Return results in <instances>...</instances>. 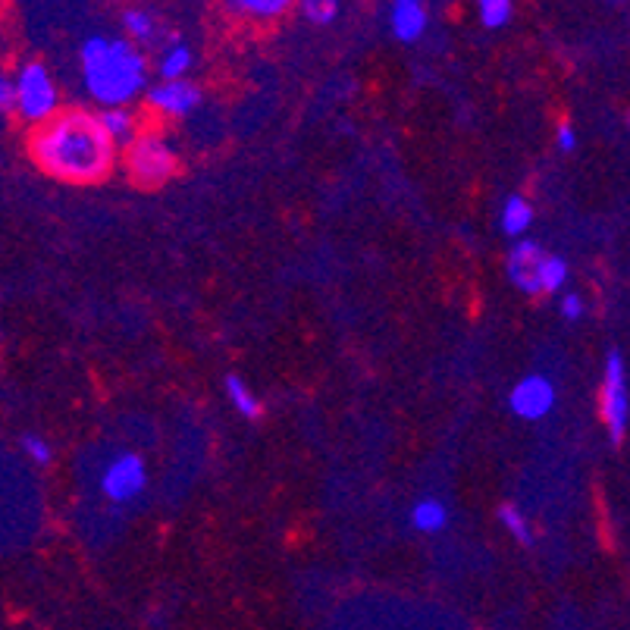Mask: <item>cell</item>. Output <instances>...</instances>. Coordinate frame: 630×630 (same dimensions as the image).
Here are the masks:
<instances>
[{"mask_svg": "<svg viewBox=\"0 0 630 630\" xmlns=\"http://www.w3.org/2000/svg\"><path fill=\"white\" fill-rule=\"evenodd\" d=\"M499 521L505 524V530L515 536V540L521 543V546H530L533 543V533H530V524H527V518H524V511L521 508H515V505H502L499 508Z\"/></svg>", "mask_w": 630, "mask_h": 630, "instance_id": "2e32d148", "label": "cell"}, {"mask_svg": "<svg viewBox=\"0 0 630 630\" xmlns=\"http://www.w3.org/2000/svg\"><path fill=\"white\" fill-rule=\"evenodd\" d=\"M226 395L229 402L236 405V411L248 420H258L261 417V399L248 389V383L242 377H236V373H229L226 377Z\"/></svg>", "mask_w": 630, "mask_h": 630, "instance_id": "4fadbf2b", "label": "cell"}, {"mask_svg": "<svg viewBox=\"0 0 630 630\" xmlns=\"http://www.w3.org/2000/svg\"><path fill=\"white\" fill-rule=\"evenodd\" d=\"M480 19L486 29H502L511 19V4L508 0H483L480 4Z\"/></svg>", "mask_w": 630, "mask_h": 630, "instance_id": "d6986e66", "label": "cell"}, {"mask_svg": "<svg viewBox=\"0 0 630 630\" xmlns=\"http://www.w3.org/2000/svg\"><path fill=\"white\" fill-rule=\"evenodd\" d=\"M546 264V251L536 242H518L508 254V276L521 292L527 295H540V273Z\"/></svg>", "mask_w": 630, "mask_h": 630, "instance_id": "ba28073f", "label": "cell"}, {"mask_svg": "<svg viewBox=\"0 0 630 630\" xmlns=\"http://www.w3.org/2000/svg\"><path fill=\"white\" fill-rule=\"evenodd\" d=\"M189 66H192V51L185 48V44H173V48L167 54H160V60H157L163 82H179L185 73H189Z\"/></svg>", "mask_w": 630, "mask_h": 630, "instance_id": "9a60e30c", "label": "cell"}, {"mask_svg": "<svg viewBox=\"0 0 630 630\" xmlns=\"http://www.w3.org/2000/svg\"><path fill=\"white\" fill-rule=\"evenodd\" d=\"M22 449H26V455H29L35 464H51V446H48V442H44L41 436L26 433V436H22Z\"/></svg>", "mask_w": 630, "mask_h": 630, "instance_id": "7402d4cb", "label": "cell"}, {"mask_svg": "<svg viewBox=\"0 0 630 630\" xmlns=\"http://www.w3.org/2000/svg\"><path fill=\"white\" fill-rule=\"evenodd\" d=\"M82 76L98 104L107 110L123 107L145 85V57L129 41L95 35L82 44Z\"/></svg>", "mask_w": 630, "mask_h": 630, "instance_id": "7a4b0ae2", "label": "cell"}, {"mask_svg": "<svg viewBox=\"0 0 630 630\" xmlns=\"http://www.w3.org/2000/svg\"><path fill=\"white\" fill-rule=\"evenodd\" d=\"M568 279V264L562 258H555V254H546V264H543V273H540V289L543 292H558L565 286Z\"/></svg>", "mask_w": 630, "mask_h": 630, "instance_id": "e0dca14e", "label": "cell"}, {"mask_svg": "<svg viewBox=\"0 0 630 630\" xmlns=\"http://www.w3.org/2000/svg\"><path fill=\"white\" fill-rule=\"evenodd\" d=\"M508 405L524 420H540L555 408V383L543 377V373H527V377L511 389Z\"/></svg>", "mask_w": 630, "mask_h": 630, "instance_id": "52a82bcc", "label": "cell"}, {"mask_svg": "<svg viewBox=\"0 0 630 630\" xmlns=\"http://www.w3.org/2000/svg\"><path fill=\"white\" fill-rule=\"evenodd\" d=\"M126 170H129V179L135 185L157 189V185H163L176 173V154L154 132L135 135L129 142V148H126Z\"/></svg>", "mask_w": 630, "mask_h": 630, "instance_id": "3957f363", "label": "cell"}, {"mask_svg": "<svg viewBox=\"0 0 630 630\" xmlns=\"http://www.w3.org/2000/svg\"><path fill=\"white\" fill-rule=\"evenodd\" d=\"M145 483H148L145 461L132 452L113 458L101 477V489L110 502H132L145 489Z\"/></svg>", "mask_w": 630, "mask_h": 630, "instance_id": "8992f818", "label": "cell"}, {"mask_svg": "<svg viewBox=\"0 0 630 630\" xmlns=\"http://www.w3.org/2000/svg\"><path fill=\"white\" fill-rule=\"evenodd\" d=\"M123 26L129 32V38H135V41H151L154 38V19L145 10H129L123 16Z\"/></svg>", "mask_w": 630, "mask_h": 630, "instance_id": "ac0fdd59", "label": "cell"}, {"mask_svg": "<svg viewBox=\"0 0 630 630\" xmlns=\"http://www.w3.org/2000/svg\"><path fill=\"white\" fill-rule=\"evenodd\" d=\"M602 420L609 427V436L618 446L627 433L630 420V399H627V367L621 352H612L605 361V383H602Z\"/></svg>", "mask_w": 630, "mask_h": 630, "instance_id": "5b68a950", "label": "cell"}, {"mask_svg": "<svg viewBox=\"0 0 630 630\" xmlns=\"http://www.w3.org/2000/svg\"><path fill=\"white\" fill-rule=\"evenodd\" d=\"M16 110V88H13V79L0 69V116H7Z\"/></svg>", "mask_w": 630, "mask_h": 630, "instance_id": "603a6c76", "label": "cell"}, {"mask_svg": "<svg viewBox=\"0 0 630 630\" xmlns=\"http://www.w3.org/2000/svg\"><path fill=\"white\" fill-rule=\"evenodd\" d=\"M301 13H305L311 22H330V19H336V13H339V4L336 0H305V4H301Z\"/></svg>", "mask_w": 630, "mask_h": 630, "instance_id": "44dd1931", "label": "cell"}, {"mask_svg": "<svg viewBox=\"0 0 630 630\" xmlns=\"http://www.w3.org/2000/svg\"><path fill=\"white\" fill-rule=\"evenodd\" d=\"M533 223V207L521 198V195H511L502 207V232L505 236H524Z\"/></svg>", "mask_w": 630, "mask_h": 630, "instance_id": "7c38bea8", "label": "cell"}, {"mask_svg": "<svg viewBox=\"0 0 630 630\" xmlns=\"http://www.w3.org/2000/svg\"><path fill=\"white\" fill-rule=\"evenodd\" d=\"M389 22H392V35L399 41H417L427 29V10L417 0H399V4H392Z\"/></svg>", "mask_w": 630, "mask_h": 630, "instance_id": "30bf717a", "label": "cell"}, {"mask_svg": "<svg viewBox=\"0 0 630 630\" xmlns=\"http://www.w3.org/2000/svg\"><path fill=\"white\" fill-rule=\"evenodd\" d=\"M562 314H565V320H580L583 317V301H580V295H565Z\"/></svg>", "mask_w": 630, "mask_h": 630, "instance_id": "cb8c5ba5", "label": "cell"}, {"mask_svg": "<svg viewBox=\"0 0 630 630\" xmlns=\"http://www.w3.org/2000/svg\"><path fill=\"white\" fill-rule=\"evenodd\" d=\"M98 120H101V126H104V132L110 135V142H113V145H129L132 138H135V120H132V116H129L123 107L107 110L104 116H98Z\"/></svg>", "mask_w": 630, "mask_h": 630, "instance_id": "5bb4252c", "label": "cell"}, {"mask_svg": "<svg viewBox=\"0 0 630 630\" xmlns=\"http://www.w3.org/2000/svg\"><path fill=\"white\" fill-rule=\"evenodd\" d=\"M232 10L254 13V16H279L289 10V4L286 0H242V4H232Z\"/></svg>", "mask_w": 630, "mask_h": 630, "instance_id": "ffe728a7", "label": "cell"}, {"mask_svg": "<svg viewBox=\"0 0 630 630\" xmlns=\"http://www.w3.org/2000/svg\"><path fill=\"white\" fill-rule=\"evenodd\" d=\"M558 145H562L565 151H574V148H577V132H574L571 123H562V126H558Z\"/></svg>", "mask_w": 630, "mask_h": 630, "instance_id": "d4e9b609", "label": "cell"}, {"mask_svg": "<svg viewBox=\"0 0 630 630\" xmlns=\"http://www.w3.org/2000/svg\"><path fill=\"white\" fill-rule=\"evenodd\" d=\"M16 88V113L29 123H44L57 113L60 104V91L51 73L41 63H26L19 69V76L13 79Z\"/></svg>", "mask_w": 630, "mask_h": 630, "instance_id": "277c9868", "label": "cell"}, {"mask_svg": "<svg viewBox=\"0 0 630 630\" xmlns=\"http://www.w3.org/2000/svg\"><path fill=\"white\" fill-rule=\"evenodd\" d=\"M411 524L420 533H439L442 527L449 524V508L442 505L439 499H420L411 508Z\"/></svg>", "mask_w": 630, "mask_h": 630, "instance_id": "8fae6325", "label": "cell"}, {"mask_svg": "<svg viewBox=\"0 0 630 630\" xmlns=\"http://www.w3.org/2000/svg\"><path fill=\"white\" fill-rule=\"evenodd\" d=\"M29 151L38 167L60 182H101L116 163V145L101 120L82 110L54 113L38 123L29 138Z\"/></svg>", "mask_w": 630, "mask_h": 630, "instance_id": "6da1fadb", "label": "cell"}, {"mask_svg": "<svg viewBox=\"0 0 630 630\" xmlns=\"http://www.w3.org/2000/svg\"><path fill=\"white\" fill-rule=\"evenodd\" d=\"M148 101H151L154 110L182 116V113H189V110L198 107L201 95H198V88L192 82L179 79V82H163V85H157L151 95H148Z\"/></svg>", "mask_w": 630, "mask_h": 630, "instance_id": "9c48e42d", "label": "cell"}]
</instances>
